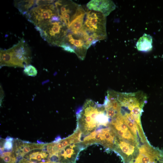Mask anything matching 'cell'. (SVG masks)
<instances>
[{
	"instance_id": "obj_1",
	"label": "cell",
	"mask_w": 163,
	"mask_h": 163,
	"mask_svg": "<svg viewBox=\"0 0 163 163\" xmlns=\"http://www.w3.org/2000/svg\"><path fill=\"white\" fill-rule=\"evenodd\" d=\"M76 117V129L80 132L82 137L106 126L109 123L104 105L91 99L86 100L77 112Z\"/></svg>"
},
{
	"instance_id": "obj_2",
	"label": "cell",
	"mask_w": 163,
	"mask_h": 163,
	"mask_svg": "<svg viewBox=\"0 0 163 163\" xmlns=\"http://www.w3.org/2000/svg\"><path fill=\"white\" fill-rule=\"evenodd\" d=\"M30 48L23 38L11 48L1 50L0 67L3 66L24 68L31 61Z\"/></svg>"
},
{
	"instance_id": "obj_3",
	"label": "cell",
	"mask_w": 163,
	"mask_h": 163,
	"mask_svg": "<svg viewBox=\"0 0 163 163\" xmlns=\"http://www.w3.org/2000/svg\"><path fill=\"white\" fill-rule=\"evenodd\" d=\"M55 1L36 0L34 6L25 15L28 21L35 26L40 27L52 22L53 17L58 14Z\"/></svg>"
},
{
	"instance_id": "obj_4",
	"label": "cell",
	"mask_w": 163,
	"mask_h": 163,
	"mask_svg": "<svg viewBox=\"0 0 163 163\" xmlns=\"http://www.w3.org/2000/svg\"><path fill=\"white\" fill-rule=\"evenodd\" d=\"M42 38L50 44L60 46L68 32L67 26L61 21L51 22L40 27L35 26Z\"/></svg>"
},
{
	"instance_id": "obj_5",
	"label": "cell",
	"mask_w": 163,
	"mask_h": 163,
	"mask_svg": "<svg viewBox=\"0 0 163 163\" xmlns=\"http://www.w3.org/2000/svg\"><path fill=\"white\" fill-rule=\"evenodd\" d=\"M83 28L91 36L99 40L107 37L106 16L101 12L90 10L86 12Z\"/></svg>"
},
{
	"instance_id": "obj_6",
	"label": "cell",
	"mask_w": 163,
	"mask_h": 163,
	"mask_svg": "<svg viewBox=\"0 0 163 163\" xmlns=\"http://www.w3.org/2000/svg\"><path fill=\"white\" fill-rule=\"evenodd\" d=\"M54 3L61 22L68 29L72 21L85 11L81 5L71 0L55 1Z\"/></svg>"
},
{
	"instance_id": "obj_7",
	"label": "cell",
	"mask_w": 163,
	"mask_h": 163,
	"mask_svg": "<svg viewBox=\"0 0 163 163\" xmlns=\"http://www.w3.org/2000/svg\"><path fill=\"white\" fill-rule=\"evenodd\" d=\"M130 163H163V150L148 142L139 147L138 154Z\"/></svg>"
},
{
	"instance_id": "obj_8",
	"label": "cell",
	"mask_w": 163,
	"mask_h": 163,
	"mask_svg": "<svg viewBox=\"0 0 163 163\" xmlns=\"http://www.w3.org/2000/svg\"><path fill=\"white\" fill-rule=\"evenodd\" d=\"M62 43L69 45L79 59L82 60L85 59L88 48L86 41L81 32L74 34L68 31Z\"/></svg>"
},
{
	"instance_id": "obj_9",
	"label": "cell",
	"mask_w": 163,
	"mask_h": 163,
	"mask_svg": "<svg viewBox=\"0 0 163 163\" xmlns=\"http://www.w3.org/2000/svg\"><path fill=\"white\" fill-rule=\"evenodd\" d=\"M86 6L89 10L101 12L106 17L116 8V5L113 1L107 0H91L87 4Z\"/></svg>"
},
{
	"instance_id": "obj_10",
	"label": "cell",
	"mask_w": 163,
	"mask_h": 163,
	"mask_svg": "<svg viewBox=\"0 0 163 163\" xmlns=\"http://www.w3.org/2000/svg\"><path fill=\"white\" fill-rule=\"evenodd\" d=\"M152 39L151 36L144 34L139 39L136 46L137 49L139 51L149 52L152 49Z\"/></svg>"
},
{
	"instance_id": "obj_11",
	"label": "cell",
	"mask_w": 163,
	"mask_h": 163,
	"mask_svg": "<svg viewBox=\"0 0 163 163\" xmlns=\"http://www.w3.org/2000/svg\"><path fill=\"white\" fill-rule=\"evenodd\" d=\"M86 13V12L85 11L80 14L72 21L68 28L69 32L76 34L82 30L83 27Z\"/></svg>"
},
{
	"instance_id": "obj_12",
	"label": "cell",
	"mask_w": 163,
	"mask_h": 163,
	"mask_svg": "<svg viewBox=\"0 0 163 163\" xmlns=\"http://www.w3.org/2000/svg\"><path fill=\"white\" fill-rule=\"evenodd\" d=\"M36 0L16 1L14 2L15 7L23 15H25L34 6Z\"/></svg>"
},
{
	"instance_id": "obj_13",
	"label": "cell",
	"mask_w": 163,
	"mask_h": 163,
	"mask_svg": "<svg viewBox=\"0 0 163 163\" xmlns=\"http://www.w3.org/2000/svg\"><path fill=\"white\" fill-rule=\"evenodd\" d=\"M23 70L24 73L28 76L34 77L37 73V71L34 66L29 65L25 67Z\"/></svg>"
},
{
	"instance_id": "obj_14",
	"label": "cell",
	"mask_w": 163,
	"mask_h": 163,
	"mask_svg": "<svg viewBox=\"0 0 163 163\" xmlns=\"http://www.w3.org/2000/svg\"><path fill=\"white\" fill-rule=\"evenodd\" d=\"M1 145L2 146L4 149L7 150H10L12 149L13 146V142L6 141L5 139L4 140L3 144L1 143Z\"/></svg>"
},
{
	"instance_id": "obj_15",
	"label": "cell",
	"mask_w": 163,
	"mask_h": 163,
	"mask_svg": "<svg viewBox=\"0 0 163 163\" xmlns=\"http://www.w3.org/2000/svg\"><path fill=\"white\" fill-rule=\"evenodd\" d=\"M25 163H59L53 162L50 161V160H47L45 161H43L41 160L39 161H32L30 160H28Z\"/></svg>"
},
{
	"instance_id": "obj_16",
	"label": "cell",
	"mask_w": 163,
	"mask_h": 163,
	"mask_svg": "<svg viewBox=\"0 0 163 163\" xmlns=\"http://www.w3.org/2000/svg\"><path fill=\"white\" fill-rule=\"evenodd\" d=\"M4 91L2 88V87L0 86V103L2 101V99L4 98Z\"/></svg>"
},
{
	"instance_id": "obj_17",
	"label": "cell",
	"mask_w": 163,
	"mask_h": 163,
	"mask_svg": "<svg viewBox=\"0 0 163 163\" xmlns=\"http://www.w3.org/2000/svg\"><path fill=\"white\" fill-rule=\"evenodd\" d=\"M6 141L12 142L14 140V138L9 136H7L5 139Z\"/></svg>"
}]
</instances>
